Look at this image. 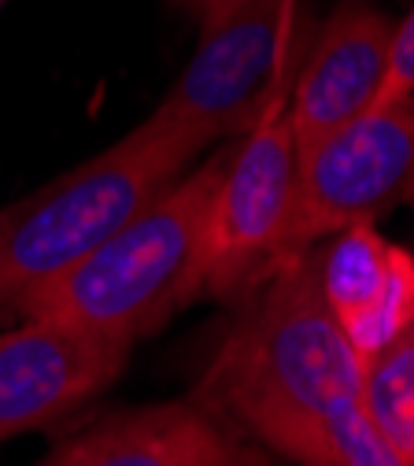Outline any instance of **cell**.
Instances as JSON below:
<instances>
[{
	"instance_id": "6da1fadb",
	"label": "cell",
	"mask_w": 414,
	"mask_h": 466,
	"mask_svg": "<svg viewBox=\"0 0 414 466\" xmlns=\"http://www.w3.org/2000/svg\"><path fill=\"white\" fill-rule=\"evenodd\" d=\"M355 396H363V363L322 300L311 252L252 289L193 392L233 433L288 466H337L329 419Z\"/></svg>"
},
{
	"instance_id": "7a4b0ae2",
	"label": "cell",
	"mask_w": 414,
	"mask_h": 466,
	"mask_svg": "<svg viewBox=\"0 0 414 466\" xmlns=\"http://www.w3.org/2000/svg\"><path fill=\"white\" fill-rule=\"evenodd\" d=\"M229 148L189 167L71 270L37 285L15 311L71 322L115 340H141L204 297L211 200Z\"/></svg>"
},
{
	"instance_id": "3957f363",
	"label": "cell",
	"mask_w": 414,
	"mask_h": 466,
	"mask_svg": "<svg viewBox=\"0 0 414 466\" xmlns=\"http://www.w3.org/2000/svg\"><path fill=\"white\" fill-rule=\"evenodd\" d=\"M197 152L137 123L104 152L0 208V311L71 270L193 167Z\"/></svg>"
},
{
	"instance_id": "277c9868",
	"label": "cell",
	"mask_w": 414,
	"mask_h": 466,
	"mask_svg": "<svg viewBox=\"0 0 414 466\" xmlns=\"http://www.w3.org/2000/svg\"><path fill=\"white\" fill-rule=\"evenodd\" d=\"M300 0H226L200 23V45L148 119L197 156L237 141L267 107L274 86L304 64Z\"/></svg>"
},
{
	"instance_id": "5b68a950",
	"label": "cell",
	"mask_w": 414,
	"mask_h": 466,
	"mask_svg": "<svg viewBox=\"0 0 414 466\" xmlns=\"http://www.w3.org/2000/svg\"><path fill=\"white\" fill-rule=\"evenodd\" d=\"M296 75L300 67L274 86L259 119L229 145L207 226L204 293L218 300L248 297L285 263L281 248L296 193V137L288 123Z\"/></svg>"
},
{
	"instance_id": "8992f818",
	"label": "cell",
	"mask_w": 414,
	"mask_h": 466,
	"mask_svg": "<svg viewBox=\"0 0 414 466\" xmlns=\"http://www.w3.org/2000/svg\"><path fill=\"white\" fill-rule=\"evenodd\" d=\"M414 189V96L363 111L308 148H296V193L285 263L333 233L374 222Z\"/></svg>"
},
{
	"instance_id": "52a82bcc",
	"label": "cell",
	"mask_w": 414,
	"mask_h": 466,
	"mask_svg": "<svg viewBox=\"0 0 414 466\" xmlns=\"http://www.w3.org/2000/svg\"><path fill=\"white\" fill-rule=\"evenodd\" d=\"M130 348L52 319H26L0 333V441L45 430L100 396L126 370Z\"/></svg>"
},
{
	"instance_id": "ba28073f",
	"label": "cell",
	"mask_w": 414,
	"mask_h": 466,
	"mask_svg": "<svg viewBox=\"0 0 414 466\" xmlns=\"http://www.w3.org/2000/svg\"><path fill=\"white\" fill-rule=\"evenodd\" d=\"M392 26L396 23L374 0H340L333 8L326 26L308 45L288 96L296 148L315 145L374 104L389 64Z\"/></svg>"
},
{
	"instance_id": "9c48e42d",
	"label": "cell",
	"mask_w": 414,
	"mask_h": 466,
	"mask_svg": "<svg viewBox=\"0 0 414 466\" xmlns=\"http://www.w3.org/2000/svg\"><path fill=\"white\" fill-rule=\"evenodd\" d=\"M322 300L363 367L414 319V256L355 222L311 248Z\"/></svg>"
},
{
	"instance_id": "30bf717a",
	"label": "cell",
	"mask_w": 414,
	"mask_h": 466,
	"mask_svg": "<svg viewBox=\"0 0 414 466\" xmlns=\"http://www.w3.org/2000/svg\"><path fill=\"white\" fill-rule=\"evenodd\" d=\"M263 455L267 448L245 444L189 396L115 415L71 437L41 466H256Z\"/></svg>"
},
{
	"instance_id": "8fae6325",
	"label": "cell",
	"mask_w": 414,
	"mask_h": 466,
	"mask_svg": "<svg viewBox=\"0 0 414 466\" xmlns=\"http://www.w3.org/2000/svg\"><path fill=\"white\" fill-rule=\"evenodd\" d=\"M363 403L381 433L414 462V319L363 367Z\"/></svg>"
},
{
	"instance_id": "7c38bea8",
	"label": "cell",
	"mask_w": 414,
	"mask_h": 466,
	"mask_svg": "<svg viewBox=\"0 0 414 466\" xmlns=\"http://www.w3.org/2000/svg\"><path fill=\"white\" fill-rule=\"evenodd\" d=\"M329 448L337 466H414L370 419L363 396L337 407L329 419Z\"/></svg>"
},
{
	"instance_id": "4fadbf2b",
	"label": "cell",
	"mask_w": 414,
	"mask_h": 466,
	"mask_svg": "<svg viewBox=\"0 0 414 466\" xmlns=\"http://www.w3.org/2000/svg\"><path fill=\"white\" fill-rule=\"evenodd\" d=\"M403 96H414V8L392 26L385 78H381V89H378V96H374V104L367 111L396 104Z\"/></svg>"
},
{
	"instance_id": "5bb4252c",
	"label": "cell",
	"mask_w": 414,
	"mask_h": 466,
	"mask_svg": "<svg viewBox=\"0 0 414 466\" xmlns=\"http://www.w3.org/2000/svg\"><path fill=\"white\" fill-rule=\"evenodd\" d=\"M170 5H177L182 12H189V15H197V23H204L207 15H215L226 0H170Z\"/></svg>"
},
{
	"instance_id": "9a60e30c",
	"label": "cell",
	"mask_w": 414,
	"mask_h": 466,
	"mask_svg": "<svg viewBox=\"0 0 414 466\" xmlns=\"http://www.w3.org/2000/svg\"><path fill=\"white\" fill-rule=\"evenodd\" d=\"M256 466H288V462H285V459H278V455H270V451H267V455H263V459H259V462H256Z\"/></svg>"
},
{
	"instance_id": "2e32d148",
	"label": "cell",
	"mask_w": 414,
	"mask_h": 466,
	"mask_svg": "<svg viewBox=\"0 0 414 466\" xmlns=\"http://www.w3.org/2000/svg\"><path fill=\"white\" fill-rule=\"evenodd\" d=\"M5 5H8V0H0V12H5Z\"/></svg>"
},
{
	"instance_id": "e0dca14e",
	"label": "cell",
	"mask_w": 414,
	"mask_h": 466,
	"mask_svg": "<svg viewBox=\"0 0 414 466\" xmlns=\"http://www.w3.org/2000/svg\"><path fill=\"white\" fill-rule=\"evenodd\" d=\"M410 204H414V189H410Z\"/></svg>"
}]
</instances>
